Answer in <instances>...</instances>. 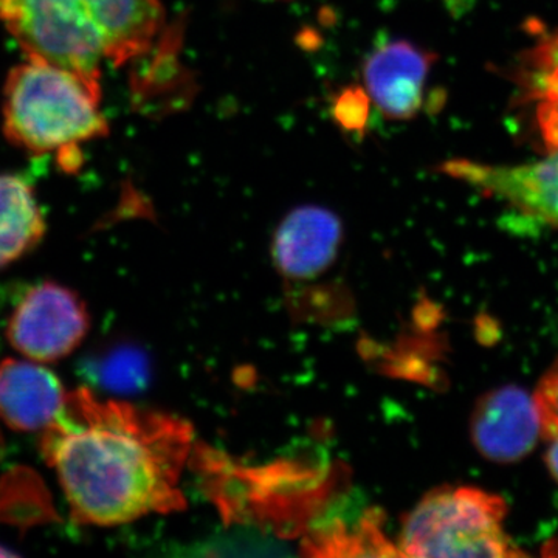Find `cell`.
Listing matches in <instances>:
<instances>
[{
	"instance_id": "obj_1",
	"label": "cell",
	"mask_w": 558,
	"mask_h": 558,
	"mask_svg": "<svg viewBox=\"0 0 558 558\" xmlns=\"http://www.w3.org/2000/svg\"><path fill=\"white\" fill-rule=\"evenodd\" d=\"M191 438L186 422L80 388L44 429L40 449L76 520L119 526L185 508L179 480Z\"/></svg>"
},
{
	"instance_id": "obj_2",
	"label": "cell",
	"mask_w": 558,
	"mask_h": 558,
	"mask_svg": "<svg viewBox=\"0 0 558 558\" xmlns=\"http://www.w3.org/2000/svg\"><path fill=\"white\" fill-rule=\"evenodd\" d=\"M0 20L27 60L101 89V64L143 57L163 25L160 0H0Z\"/></svg>"
},
{
	"instance_id": "obj_3",
	"label": "cell",
	"mask_w": 558,
	"mask_h": 558,
	"mask_svg": "<svg viewBox=\"0 0 558 558\" xmlns=\"http://www.w3.org/2000/svg\"><path fill=\"white\" fill-rule=\"evenodd\" d=\"M101 89L49 62L16 65L3 86V134L33 156L57 154L61 168L75 172L83 163L81 145L106 137Z\"/></svg>"
},
{
	"instance_id": "obj_4",
	"label": "cell",
	"mask_w": 558,
	"mask_h": 558,
	"mask_svg": "<svg viewBox=\"0 0 558 558\" xmlns=\"http://www.w3.org/2000/svg\"><path fill=\"white\" fill-rule=\"evenodd\" d=\"M526 90L543 150L520 165L449 160L444 174L558 229V32L532 51Z\"/></svg>"
},
{
	"instance_id": "obj_5",
	"label": "cell",
	"mask_w": 558,
	"mask_h": 558,
	"mask_svg": "<svg viewBox=\"0 0 558 558\" xmlns=\"http://www.w3.org/2000/svg\"><path fill=\"white\" fill-rule=\"evenodd\" d=\"M508 505L480 487L432 492L403 523L399 554L407 557L524 556L502 529Z\"/></svg>"
},
{
	"instance_id": "obj_6",
	"label": "cell",
	"mask_w": 558,
	"mask_h": 558,
	"mask_svg": "<svg viewBox=\"0 0 558 558\" xmlns=\"http://www.w3.org/2000/svg\"><path fill=\"white\" fill-rule=\"evenodd\" d=\"M87 329L89 315L80 296L57 282H43L17 304L7 337L24 357L51 363L72 354Z\"/></svg>"
},
{
	"instance_id": "obj_7",
	"label": "cell",
	"mask_w": 558,
	"mask_h": 558,
	"mask_svg": "<svg viewBox=\"0 0 558 558\" xmlns=\"http://www.w3.org/2000/svg\"><path fill=\"white\" fill-rule=\"evenodd\" d=\"M539 436L542 421L535 399L513 385L484 396L472 416L473 444L492 461H519L534 449Z\"/></svg>"
},
{
	"instance_id": "obj_8",
	"label": "cell",
	"mask_w": 558,
	"mask_h": 558,
	"mask_svg": "<svg viewBox=\"0 0 558 558\" xmlns=\"http://www.w3.org/2000/svg\"><path fill=\"white\" fill-rule=\"evenodd\" d=\"M435 57L405 39L389 40L363 65L366 94L391 120L416 117L424 102L425 83Z\"/></svg>"
},
{
	"instance_id": "obj_9",
	"label": "cell",
	"mask_w": 558,
	"mask_h": 558,
	"mask_svg": "<svg viewBox=\"0 0 558 558\" xmlns=\"http://www.w3.org/2000/svg\"><path fill=\"white\" fill-rule=\"evenodd\" d=\"M340 219L330 209L304 205L290 211L274 238V260L290 278H312L328 269L339 252Z\"/></svg>"
},
{
	"instance_id": "obj_10",
	"label": "cell",
	"mask_w": 558,
	"mask_h": 558,
	"mask_svg": "<svg viewBox=\"0 0 558 558\" xmlns=\"http://www.w3.org/2000/svg\"><path fill=\"white\" fill-rule=\"evenodd\" d=\"M62 384L38 362L7 359L0 363V418L17 432L49 427L65 400Z\"/></svg>"
},
{
	"instance_id": "obj_11",
	"label": "cell",
	"mask_w": 558,
	"mask_h": 558,
	"mask_svg": "<svg viewBox=\"0 0 558 558\" xmlns=\"http://www.w3.org/2000/svg\"><path fill=\"white\" fill-rule=\"evenodd\" d=\"M46 220L31 183L13 174H0V269L39 244Z\"/></svg>"
},
{
	"instance_id": "obj_12",
	"label": "cell",
	"mask_w": 558,
	"mask_h": 558,
	"mask_svg": "<svg viewBox=\"0 0 558 558\" xmlns=\"http://www.w3.org/2000/svg\"><path fill=\"white\" fill-rule=\"evenodd\" d=\"M535 403H537L539 421H542V435L548 439L558 436V366L545 374L539 380L535 391Z\"/></svg>"
},
{
	"instance_id": "obj_13",
	"label": "cell",
	"mask_w": 558,
	"mask_h": 558,
	"mask_svg": "<svg viewBox=\"0 0 558 558\" xmlns=\"http://www.w3.org/2000/svg\"><path fill=\"white\" fill-rule=\"evenodd\" d=\"M546 464H548L550 473L558 483V436L553 438V444H550L548 453H546Z\"/></svg>"
},
{
	"instance_id": "obj_14",
	"label": "cell",
	"mask_w": 558,
	"mask_h": 558,
	"mask_svg": "<svg viewBox=\"0 0 558 558\" xmlns=\"http://www.w3.org/2000/svg\"><path fill=\"white\" fill-rule=\"evenodd\" d=\"M11 556H14V554L11 553V550L0 548V557H11Z\"/></svg>"
},
{
	"instance_id": "obj_15",
	"label": "cell",
	"mask_w": 558,
	"mask_h": 558,
	"mask_svg": "<svg viewBox=\"0 0 558 558\" xmlns=\"http://www.w3.org/2000/svg\"><path fill=\"white\" fill-rule=\"evenodd\" d=\"M554 365L558 366V360H557V362H556V363H554Z\"/></svg>"
}]
</instances>
